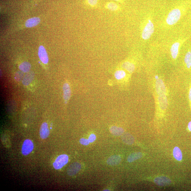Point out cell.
<instances>
[{
    "mask_svg": "<svg viewBox=\"0 0 191 191\" xmlns=\"http://www.w3.org/2000/svg\"><path fill=\"white\" fill-rule=\"evenodd\" d=\"M189 99H190V101L191 102V87L190 89V92H189Z\"/></svg>",
    "mask_w": 191,
    "mask_h": 191,
    "instance_id": "cell-29",
    "label": "cell"
},
{
    "mask_svg": "<svg viewBox=\"0 0 191 191\" xmlns=\"http://www.w3.org/2000/svg\"><path fill=\"white\" fill-rule=\"evenodd\" d=\"M143 156V154L142 153L136 152L132 153L127 157V160L129 162H133L141 158Z\"/></svg>",
    "mask_w": 191,
    "mask_h": 191,
    "instance_id": "cell-17",
    "label": "cell"
},
{
    "mask_svg": "<svg viewBox=\"0 0 191 191\" xmlns=\"http://www.w3.org/2000/svg\"><path fill=\"white\" fill-rule=\"evenodd\" d=\"M38 56L41 61L46 64L48 62V59L47 53L46 49L43 46H39L38 50Z\"/></svg>",
    "mask_w": 191,
    "mask_h": 191,
    "instance_id": "cell-8",
    "label": "cell"
},
{
    "mask_svg": "<svg viewBox=\"0 0 191 191\" xmlns=\"http://www.w3.org/2000/svg\"><path fill=\"white\" fill-rule=\"evenodd\" d=\"M79 142L80 144L84 145H88L90 143L89 140L84 138H82L80 139Z\"/></svg>",
    "mask_w": 191,
    "mask_h": 191,
    "instance_id": "cell-26",
    "label": "cell"
},
{
    "mask_svg": "<svg viewBox=\"0 0 191 191\" xmlns=\"http://www.w3.org/2000/svg\"><path fill=\"white\" fill-rule=\"evenodd\" d=\"M181 16V12L179 9H174L168 14L166 19L167 23L170 25H173L179 21Z\"/></svg>",
    "mask_w": 191,
    "mask_h": 191,
    "instance_id": "cell-1",
    "label": "cell"
},
{
    "mask_svg": "<svg viewBox=\"0 0 191 191\" xmlns=\"http://www.w3.org/2000/svg\"><path fill=\"white\" fill-rule=\"evenodd\" d=\"M81 167V164L79 163H74L69 167L67 170V173L70 176L75 175L79 171Z\"/></svg>",
    "mask_w": 191,
    "mask_h": 191,
    "instance_id": "cell-6",
    "label": "cell"
},
{
    "mask_svg": "<svg viewBox=\"0 0 191 191\" xmlns=\"http://www.w3.org/2000/svg\"><path fill=\"white\" fill-rule=\"evenodd\" d=\"M63 98L65 103L68 101L71 96V90L70 85L68 83L64 84L63 86Z\"/></svg>",
    "mask_w": 191,
    "mask_h": 191,
    "instance_id": "cell-11",
    "label": "cell"
},
{
    "mask_svg": "<svg viewBox=\"0 0 191 191\" xmlns=\"http://www.w3.org/2000/svg\"><path fill=\"white\" fill-rule=\"evenodd\" d=\"M34 144L30 140H26L22 145L21 152L24 155H27L30 154L33 151Z\"/></svg>",
    "mask_w": 191,
    "mask_h": 191,
    "instance_id": "cell-4",
    "label": "cell"
},
{
    "mask_svg": "<svg viewBox=\"0 0 191 191\" xmlns=\"http://www.w3.org/2000/svg\"><path fill=\"white\" fill-rule=\"evenodd\" d=\"M155 78L156 80L159 79V76H155Z\"/></svg>",
    "mask_w": 191,
    "mask_h": 191,
    "instance_id": "cell-31",
    "label": "cell"
},
{
    "mask_svg": "<svg viewBox=\"0 0 191 191\" xmlns=\"http://www.w3.org/2000/svg\"><path fill=\"white\" fill-rule=\"evenodd\" d=\"M69 158L66 154L59 155L53 163L54 167L56 170H59L62 168L68 162Z\"/></svg>",
    "mask_w": 191,
    "mask_h": 191,
    "instance_id": "cell-2",
    "label": "cell"
},
{
    "mask_svg": "<svg viewBox=\"0 0 191 191\" xmlns=\"http://www.w3.org/2000/svg\"><path fill=\"white\" fill-rule=\"evenodd\" d=\"M154 182L159 186H166L171 184V181L168 177L162 176L155 178Z\"/></svg>",
    "mask_w": 191,
    "mask_h": 191,
    "instance_id": "cell-5",
    "label": "cell"
},
{
    "mask_svg": "<svg viewBox=\"0 0 191 191\" xmlns=\"http://www.w3.org/2000/svg\"><path fill=\"white\" fill-rule=\"evenodd\" d=\"M106 7L109 10L113 11L117 10L118 9V5L115 3L113 2L108 3L106 5Z\"/></svg>",
    "mask_w": 191,
    "mask_h": 191,
    "instance_id": "cell-24",
    "label": "cell"
},
{
    "mask_svg": "<svg viewBox=\"0 0 191 191\" xmlns=\"http://www.w3.org/2000/svg\"><path fill=\"white\" fill-rule=\"evenodd\" d=\"M50 131L48 129V123L45 122L43 123L40 127V135L41 138L46 139L49 136Z\"/></svg>",
    "mask_w": 191,
    "mask_h": 191,
    "instance_id": "cell-9",
    "label": "cell"
},
{
    "mask_svg": "<svg viewBox=\"0 0 191 191\" xmlns=\"http://www.w3.org/2000/svg\"><path fill=\"white\" fill-rule=\"evenodd\" d=\"M40 19L39 18L34 17L29 18L26 21L25 26L28 28L35 27L40 23Z\"/></svg>",
    "mask_w": 191,
    "mask_h": 191,
    "instance_id": "cell-14",
    "label": "cell"
},
{
    "mask_svg": "<svg viewBox=\"0 0 191 191\" xmlns=\"http://www.w3.org/2000/svg\"><path fill=\"white\" fill-rule=\"evenodd\" d=\"M126 73L123 70H118L115 73V76L116 79L121 80L126 76Z\"/></svg>",
    "mask_w": 191,
    "mask_h": 191,
    "instance_id": "cell-23",
    "label": "cell"
},
{
    "mask_svg": "<svg viewBox=\"0 0 191 191\" xmlns=\"http://www.w3.org/2000/svg\"><path fill=\"white\" fill-rule=\"evenodd\" d=\"M184 61L186 66L188 68L191 67V51H189L185 56Z\"/></svg>",
    "mask_w": 191,
    "mask_h": 191,
    "instance_id": "cell-22",
    "label": "cell"
},
{
    "mask_svg": "<svg viewBox=\"0 0 191 191\" xmlns=\"http://www.w3.org/2000/svg\"><path fill=\"white\" fill-rule=\"evenodd\" d=\"M188 127L189 130H190V131H191V121L189 123Z\"/></svg>",
    "mask_w": 191,
    "mask_h": 191,
    "instance_id": "cell-30",
    "label": "cell"
},
{
    "mask_svg": "<svg viewBox=\"0 0 191 191\" xmlns=\"http://www.w3.org/2000/svg\"><path fill=\"white\" fill-rule=\"evenodd\" d=\"M34 76V73L32 72L27 73L24 77L23 79L22 80V83L25 86L29 85L32 81Z\"/></svg>",
    "mask_w": 191,
    "mask_h": 191,
    "instance_id": "cell-16",
    "label": "cell"
},
{
    "mask_svg": "<svg viewBox=\"0 0 191 191\" xmlns=\"http://www.w3.org/2000/svg\"><path fill=\"white\" fill-rule=\"evenodd\" d=\"M109 130L110 133L115 136H121L124 132V130L122 128L116 126H111Z\"/></svg>",
    "mask_w": 191,
    "mask_h": 191,
    "instance_id": "cell-15",
    "label": "cell"
},
{
    "mask_svg": "<svg viewBox=\"0 0 191 191\" xmlns=\"http://www.w3.org/2000/svg\"><path fill=\"white\" fill-rule=\"evenodd\" d=\"M158 101L161 109L165 110L167 108V100L166 94L159 95Z\"/></svg>",
    "mask_w": 191,
    "mask_h": 191,
    "instance_id": "cell-13",
    "label": "cell"
},
{
    "mask_svg": "<svg viewBox=\"0 0 191 191\" xmlns=\"http://www.w3.org/2000/svg\"><path fill=\"white\" fill-rule=\"evenodd\" d=\"M31 68L30 64L27 62H24L21 64L19 65V69L22 72L27 73L29 72Z\"/></svg>",
    "mask_w": 191,
    "mask_h": 191,
    "instance_id": "cell-21",
    "label": "cell"
},
{
    "mask_svg": "<svg viewBox=\"0 0 191 191\" xmlns=\"http://www.w3.org/2000/svg\"><path fill=\"white\" fill-rule=\"evenodd\" d=\"M173 155L174 158L178 161H181L182 160V153L178 147H176L173 150Z\"/></svg>",
    "mask_w": 191,
    "mask_h": 191,
    "instance_id": "cell-20",
    "label": "cell"
},
{
    "mask_svg": "<svg viewBox=\"0 0 191 191\" xmlns=\"http://www.w3.org/2000/svg\"><path fill=\"white\" fill-rule=\"evenodd\" d=\"M154 30V26L153 24L150 20H149V22L145 26L142 31V38L145 40H147L149 39L153 33Z\"/></svg>",
    "mask_w": 191,
    "mask_h": 191,
    "instance_id": "cell-3",
    "label": "cell"
},
{
    "mask_svg": "<svg viewBox=\"0 0 191 191\" xmlns=\"http://www.w3.org/2000/svg\"><path fill=\"white\" fill-rule=\"evenodd\" d=\"M121 159L118 155H113L110 156L107 161L108 165L111 166H117L120 163Z\"/></svg>",
    "mask_w": 191,
    "mask_h": 191,
    "instance_id": "cell-10",
    "label": "cell"
},
{
    "mask_svg": "<svg viewBox=\"0 0 191 191\" xmlns=\"http://www.w3.org/2000/svg\"><path fill=\"white\" fill-rule=\"evenodd\" d=\"M96 139V136L94 134H91L89 137V140L90 143H93Z\"/></svg>",
    "mask_w": 191,
    "mask_h": 191,
    "instance_id": "cell-27",
    "label": "cell"
},
{
    "mask_svg": "<svg viewBox=\"0 0 191 191\" xmlns=\"http://www.w3.org/2000/svg\"><path fill=\"white\" fill-rule=\"evenodd\" d=\"M155 89L159 95L166 94V89L164 82L162 79L156 80L155 84Z\"/></svg>",
    "mask_w": 191,
    "mask_h": 191,
    "instance_id": "cell-7",
    "label": "cell"
},
{
    "mask_svg": "<svg viewBox=\"0 0 191 191\" xmlns=\"http://www.w3.org/2000/svg\"><path fill=\"white\" fill-rule=\"evenodd\" d=\"M122 67L130 73L133 72L135 69V66L134 64L130 62H126L123 63L122 65Z\"/></svg>",
    "mask_w": 191,
    "mask_h": 191,
    "instance_id": "cell-19",
    "label": "cell"
},
{
    "mask_svg": "<svg viewBox=\"0 0 191 191\" xmlns=\"http://www.w3.org/2000/svg\"><path fill=\"white\" fill-rule=\"evenodd\" d=\"M88 3L91 6H94L97 4V0H87Z\"/></svg>",
    "mask_w": 191,
    "mask_h": 191,
    "instance_id": "cell-28",
    "label": "cell"
},
{
    "mask_svg": "<svg viewBox=\"0 0 191 191\" xmlns=\"http://www.w3.org/2000/svg\"><path fill=\"white\" fill-rule=\"evenodd\" d=\"M180 44L178 42H176L172 45L171 48V52L172 58L173 59H176L179 53V48Z\"/></svg>",
    "mask_w": 191,
    "mask_h": 191,
    "instance_id": "cell-18",
    "label": "cell"
},
{
    "mask_svg": "<svg viewBox=\"0 0 191 191\" xmlns=\"http://www.w3.org/2000/svg\"><path fill=\"white\" fill-rule=\"evenodd\" d=\"M121 138L123 143L127 145H132L134 142V137L128 133L123 134L122 135Z\"/></svg>",
    "mask_w": 191,
    "mask_h": 191,
    "instance_id": "cell-12",
    "label": "cell"
},
{
    "mask_svg": "<svg viewBox=\"0 0 191 191\" xmlns=\"http://www.w3.org/2000/svg\"><path fill=\"white\" fill-rule=\"evenodd\" d=\"M23 76V73L22 72H17L15 75V79L18 81H20L22 79Z\"/></svg>",
    "mask_w": 191,
    "mask_h": 191,
    "instance_id": "cell-25",
    "label": "cell"
},
{
    "mask_svg": "<svg viewBox=\"0 0 191 191\" xmlns=\"http://www.w3.org/2000/svg\"><path fill=\"white\" fill-rule=\"evenodd\" d=\"M115 1H119V0H115Z\"/></svg>",
    "mask_w": 191,
    "mask_h": 191,
    "instance_id": "cell-32",
    "label": "cell"
}]
</instances>
